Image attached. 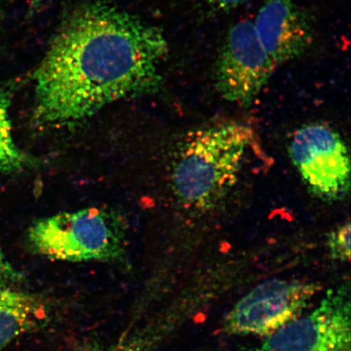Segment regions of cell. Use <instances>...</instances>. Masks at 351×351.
Masks as SVG:
<instances>
[{"label":"cell","mask_w":351,"mask_h":351,"mask_svg":"<svg viewBox=\"0 0 351 351\" xmlns=\"http://www.w3.org/2000/svg\"><path fill=\"white\" fill-rule=\"evenodd\" d=\"M46 1H47V0H29L28 14L30 16H32L35 12H37L39 10V8H40Z\"/></svg>","instance_id":"cell-15"},{"label":"cell","mask_w":351,"mask_h":351,"mask_svg":"<svg viewBox=\"0 0 351 351\" xmlns=\"http://www.w3.org/2000/svg\"><path fill=\"white\" fill-rule=\"evenodd\" d=\"M47 319V306L40 298L0 284V350Z\"/></svg>","instance_id":"cell-9"},{"label":"cell","mask_w":351,"mask_h":351,"mask_svg":"<svg viewBox=\"0 0 351 351\" xmlns=\"http://www.w3.org/2000/svg\"><path fill=\"white\" fill-rule=\"evenodd\" d=\"M276 65L247 20L232 25L216 64L215 84L223 98L248 107L269 82Z\"/></svg>","instance_id":"cell-6"},{"label":"cell","mask_w":351,"mask_h":351,"mask_svg":"<svg viewBox=\"0 0 351 351\" xmlns=\"http://www.w3.org/2000/svg\"><path fill=\"white\" fill-rule=\"evenodd\" d=\"M254 27L276 66L300 58L314 43L313 19L292 0H266Z\"/></svg>","instance_id":"cell-8"},{"label":"cell","mask_w":351,"mask_h":351,"mask_svg":"<svg viewBox=\"0 0 351 351\" xmlns=\"http://www.w3.org/2000/svg\"><path fill=\"white\" fill-rule=\"evenodd\" d=\"M252 137L247 127L226 124L209 127L189 138L173 172L179 199L199 210L216 206L238 181Z\"/></svg>","instance_id":"cell-2"},{"label":"cell","mask_w":351,"mask_h":351,"mask_svg":"<svg viewBox=\"0 0 351 351\" xmlns=\"http://www.w3.org/2000/svg\"><path fill=\"white\" fill-rule=\"evenodd\" d=\"M318 291L315 283H263L237 302L223 322V330L232 335L269 337L301 317Z\"/></svg>","instance_id":"cell-5"},{"label":"cell","mask_w":351,"mask_h":351,"mask_svg":"<svg viewBox=\"0 0 351 351\" xmlns=\"http://www.w3.org/2000/svg\"><path fill=\"white\" fill-rule=\"evenodd\" d=\"M16 85V83L13 81L8 84L0 86V145L6 147L16 146L12 139L10 116L13 93Z\"/></svg>","instance_id":"cell-10"},{"label":"cell","mask_w":351,"mask_h":351,"mask_svg":"<svg viewBox=\"0 0 351 351\" xmlns=\"http://www.w3.org/2000/svg\"><path fill=\"white\" fill-rule=\"evenodd\" d=\"M250 0H204L210 12L218 13L234 10Z\"/></svg>","instance_id":"cell-14"},{"label":"cell","mask_w":351,"mask_h":351,"mask_svg":"<svg viewBox=\"0 0 351 351\" xmlns=\"http://www.w3.org/2000/svg\"><path fill=\"white\" fill-rule=\"evenodd\" d=\"M252 351H350V287L329 291L317 308Z\"/></svg>","instance_id":"cell-7"},{"label":"cell","mask_w":351,"mask_h":351,"mask_svg":"<svg viewBox=\"0 0 351 351\" xmlns=\"http://www.w3.org/2000/svg\"><path fill=\"white\" fill-rule=\"evenodd\" d=\"M125 239L126 227L119 215L98 208L38 219L27 232L34 253L67 262L120 261Z\"/></svg>","instance_id":"cell-3"},{"label":"cell","mask_w":351,"mask_h":351,"mask_svg":"<svg viewBox=\"0 0 351 351\" xmlns=\"http://www.w3.org/2000/svg\"><path fill=\"white\" fill-rule=\"evenodd\" d=\"M21 280V274L11 265L0 245V284H8Z\"/></svg>","instance_id":"cell-13"},{"label":"cell","mask_w":351,"mask_h":351,"mask_svg":"<svg viewBox=\"0 0 351 351\" xmlns=\"http://www.w3.org/2000/svg\"><path fill=\"white\" fill-rule=\"evenodd\" d=\"M289 156L309 191L326 202L344 199L350 189L348 147L330 127L311 124L298 130Z\"/></svg>","instance_id":"cell-4"},{"label":"cell","mask_w":351,"mask_h":351,"mask_svg":"<svg viewBox=\"0 0 351 351\" xmlns=\"http://www.w3.org/2000/svg\"><path fill=\"white\" fill-rule=\"evenodd\" d=\"M36 164L32 157L19 147L0 145V173L19 172Z\"/></svg>","instance_id":"cell-12"},{"label":"cell","mask_w":351,"mask_h":351,"mask_svg":"<svg viewBox=\"0 0 351 351\" xmlns=\"http://www.w3.org/2000/svg\"><path fill=\"white\" fill-rule=\"evenodd\" d=\"M169 53L161 30L102 1L66 15L34 73V121L69 128L108 105L156 91Z\"/></svg>","instance_id":"cell-1"},{"label":"cell","mask_w":351,"mask_h":351,"mask_svg":"<svg viewBox=\"0 0 351 351\" xmlns=\"http://www.w3.org/2000/svg\"><path fill=\"white\" fill-rule=\"evenodd\" d=\"M326 247L332 260L349 261L350 258V223H342L327 236Z\"/></svg>","instance_id":"cell-11"}]
</instances>
